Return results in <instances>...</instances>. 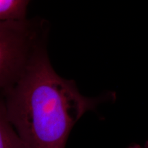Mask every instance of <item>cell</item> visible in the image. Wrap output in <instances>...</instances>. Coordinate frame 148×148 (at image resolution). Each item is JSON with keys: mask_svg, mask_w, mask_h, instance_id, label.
<instances>
[{"mask_svg": "<svg viewBox=\"0 0 148 148\" xmlns=\"http://www.w3.org/2000/svg\"><path fill=\"white\" fill-rule=\"evenodd\" d=\"M2 96L8 119L26 148H65L75 123L104 101L83 95L73 80L59 75L47 44Z\"/></svg>", "mask_w": 148, "mask_h": 148, "instance_id": "cell-1", "label": "cell"}, {"mask_svg": "<svg viewBox=\"0 0 148 148\" xmlns=\"http://www.w3.org/2000/svg\"><path fill=\"white\" fill-rule=\"evenodd\" d=\"M49 24L42 18L0 22V95L12 86L35 53L47 43Z\"/></svg>", "mask_w": 148, "mask_h": 148, "instance_id": "cell-2", "label": "cell"}, {"mask_svg": "<svg viewBox=\"0 0 148 148\" xmlns=\"http://www.w3.org/2000/svg\"><path fill=\"white\" fill-rule=\"evenodd\" d=\"M29 4L27 0H0V22L26 19Z\"/></svg>", "mask_w": 148, "mask_h": 148, "instance_id": "cell-4", "label": "cell"}, {"mask_svg": "<svg viewBox=\"0 0 148 148\" xmlns=\"http://www.w3.org/2000/svg\"><path fill=\"white\" fill-rule=\"evenodd\" d=\"M0 148H26L8 119L2 95H0Z\"/></svg>", "mask_w": 148, "mask_h": 148, "instance_id": "cell-3", "label": "cell"}, {"mask_svg": "<svg viewBox=\"0 0 148 148\" xmlns=\"http://www.w3.org/2000/svg\"><path fill=\"white\" fill-rule=\"evenodd\" d=\"M127 148H148V140L143 146L138 145V144H132V145L128 146Z\"/></svg>", "mask_w": 148, "mask_h": 148, "instance_id": "cell-5", "label": "cell"}]
</instances>
